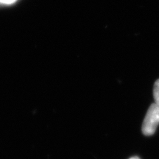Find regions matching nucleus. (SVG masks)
Wrapping results in <instances>:
<instances>
[{"label": "nucleus", "instance_id": "3", "mask_svg": "<svg viewBox=\"0 0 159 159\" xmlns=\"http://www.w3.org/2000/svg\"><path fill=\"white\" fill-rule=\"evenodd\" d=\"M17 0H0V3L2 4H11L16 2Z\"/></svg>", "mask_w": 159, "mask_h": 159}, {"label": "nucleus", "instance_id": "1", "mask_svg": "<svg viewBox=\"0 0 159 159\" xmlns=\"http://www.w3.org/2000/svg\"><path fill=\"white\" fill-rule=\"evenodd\" d=\"M159 125V106L152 103L149 107L142 125V131L146 136H151L155 133Z\"/></svg>", "mask_w": 159, "mask_h": 159}, {"label": "nucleus", "instance_id": "4", "mask_svg": "<svg viewBox=\"0 0 159 159\" xmlns=\"http://www.w3.org/2000/svg\"><path fill=\"white\" fill-rule=\"evenodd\" d=\"M129 159H140V158L138 157H133L130 158Z\"/></svg>", "mask_w": 159, "mask_h": 159}, {"label": "nucleus", "instance_id": "2", "mask_svg": "<svg viewBox=\"0 0 159 159\" xmlns=\"http://www.w3.org/2000/svg\"><path fill=\"white\" fill-rule=\"evenodd\" d=\"M153 95H154V99L157 105L159 106V79L155 82V85H154V89H153Z\"/></svg>", "mask_w": 159, "mask_h": 159}]
</instances>
